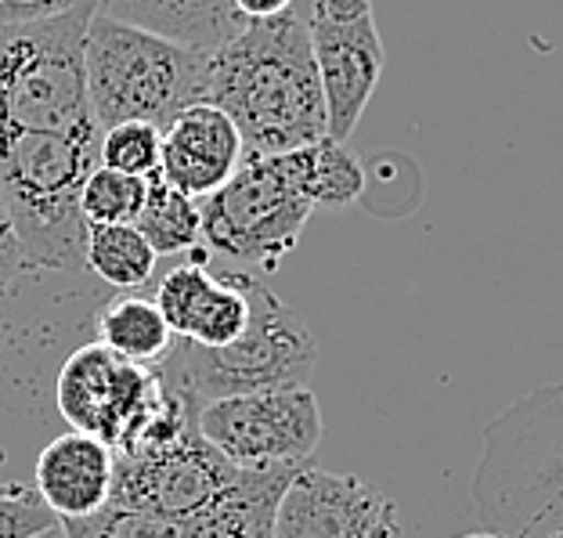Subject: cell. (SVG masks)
<instances>
[{"label":"cell","instance_id":"cell-1","mask_svg":"<svg viewBox=\"0 0 563 538\" xmlns=\"http://www.w3.org/2000/svg\"><path fill=\"white\" fill-rule=\"evenodd\" d=\"M207 101L239 127L242 145L257 156H286L322 141L325 101L307 22L292 11L253 19L210 51Z\"/></svg>","mask_w":563,"mask_h":538},{"label":"cell","instance_id":"cell-2","mask_svg":"<svg viewBox=\"0 0 563 538\" xmlns=\"http://www.w3.org/2000/svg\"><path fill=\"white\" fill-rule=\"evenodd\" d=\"M473 503L506 538H563V380L488 422Z\"/></svg>","mask_w":563,"mask_h":538},{"label":"cell","instance_id":"cell-3","mask_svg":"<svg viewBox=\"0 0 563 538\" xmlns=\"http://www.w3.org/2000/svg\"><path fill=\"white\" fill-rule=\"evenodd\" d=\"M101 163V127L58 134L0 131V196L36 272L84 267L87 221L80 191Z\"/></svg>","mask_w":563,"mask_h":538},{"label":"cell","instance_id":"cell-4","mask_svg":"<svg viewBox=\"0 0 563 538\" xmlns=\"http://www.w3.org/2000/svg\"><path fill=\"white\" fill-rule=\"evenodd\" d=\"M250 300V326L228 348H199L174 340L156 365L159 380L196 408L235 394L307 387L318 365V343L303 318L267 286L261 275L239 272Z\"/></svg>","mask_w":563,"mask_h":538},{"label":"cell","instance_id":"cell-5","mask_svg":"<svg viewBox=\"0 0 563 538\" xmlns=\"http://www.w3.org/2000/svg\"><path fill=\"white\" fill-rule=\"evenodd\" d=\"M87 101L101 131L117 123H170L210 98V51H191L95 11L84 41Z\"/></svg>","mask_w":563,"mask_h":538},{"label":"cell","instance_id":"cell-6","mask_svg":"<svg viewBox=\"0 0 563 538\" xmlns=\"http://www.w3.org/2000/svg\"><path fill=\"white\" fill-rule=\"evenodd\" d=\"M98 0L58 19L0 25V131L58 134L98 123L87 101L84 41Z\"/></svg>","mask_w":563,"mask_h":538},{"label":"cell","instance_id":"cell-7","mask_svg":"<svg viewBox=\"0 0 563 538\" xmlns=\"http://www.w3.org/2000/svg\"><path fill=\"white\" fill-rule=\"evenodd\" d=\"M199 210L207 250L257 264L264 272H275L300 246L303 228L314 213L300 188L292 152L286 156L246 152L232 182L202 199Z\"/></svg>","mask_w":563,"mask_h":538},{"label":"cell","instance_id":"cell-8","mask_svg":"<svg viewBox=\"0 0 563 538\" xmlns=\"http://www.w3.org/2000/svg\"><path fill=\"white\" fill-rule=\"evenodd\" d=\"M55 405L73 430L91 433L112 452H134L174 405L156 365L126 362L106 343H84L58 369Z\"/></svg>","mask_w":563,"mask_h":538},{"label":"cell","instance_id":"cell-9","mask_svg":"<svg viewBox=\"0 0 563 538\" xmlns=\"http://www.w3.org/2000/svg\"><path fill=\"white\" fill-rule=\"evenodd\" d=\"M196 430L232 466L267 470L311 463L325 422L311 387H282L202 405Z\"/></svg>","mask_w":563,"mask_h":538},{"label":"cell","instance_id":"cell-10","mask_svg":"<svg viewBox=\"0 0 563 538\" xmlns=\"http://www.w3.org/2000/svg\"><path fill=\"white\" fill-rule=\"evenodd\" d=\"M235 477L239 466L228 463L196 427H188L174 441L117 455L109 506L185 520L202 514Z\"/></svg>","mask_w":563,"mask_h":538},{"label":"cell","instance_id":"cell-11","mask_svg":"<svg viewBox=\"0 0 563 538\" xmlns=\"http://www.w3.org/2000/svg\"><path fill=\"white\" fill-rule=\"evenodd\" d=\"M272 538H401L398 509L354 473L307 463L278 503Z\"/></svg>","mask_w":563,"mask_h":538},{"label":"cell","instance_id":"cell-12","mask_svg":"<svg viewBox=\"0 0 563 538\" xmlns=\"http://www.w3.org/2000/svg\"><path fill=\"white\" fill-rule=\"evenodd\" d=\"M307 33H311L318 84H322L325 101V138L347 145L354 127L362 123L365 106L376 95L383 66H387L376 19L373 11L357 19H332L314 0Z\"/></svg>","mask_w":563,"mask_h":538},{"label":"cell","instance_id":"cell-13","mask_svg":"<svg viewBox=\"0 0 563 538\" xmlns=\"http://www.w3.org/2000/svg\"><path fill=\"white\" fill-rule=\"evenodd\" d=\"M156 307L174 340L199 343V348H228L250 326V300L239 272L213 275L202 250H191L188 264H177L163 275Z\"/></svg>","mask_w":563,"mask_h":538},{"label":"cell","instance_id":"cell-14","mask_svg":"<svg viewBox=\"0 0 563 538\" xmlns=\"http://www.w3.org/2000/svg\"><path fill=\"white\" fill-rule=\"evenodd\" d=\"M242 156H246V145H242L239 127L210 101H199L163 127L159 177L202 202L232 182Z\"/></svg>","mask_w":563,"mask_h":538},{"label":"cell","instance_id":"cell-15","mask_svg":"<svg viewBox=\"0 0 563 538\" xmlns=\"http://www.w3.org/2000/svg\"><path fill=\"white\" fill-rule=\"evenodd\" d=\"M117 452L91 433L69 430L44 444L33 466V488L58 524L95 517L112 498Z\"/></svg>","mask_w":563,"mask_h":538},{"label":"cell","instance_id":"cell-16","mask_svg":"<svg viewBox=\"0 0 563 538\" xmlns=\"http://www.w3.org/2000/svg\"><path fill=\"white\" fill-rule=\"evenodd\" d=\"M98 11L191 51H217L246 30L232 0H98Z\"/></svg>","mask_w":563,"mask_h":538},{"label":"cell","instance_id":"cell-17","mask_svg":"<svg viewBox=\"0 0 563 538\" xmlns=\"http://www.w3.org/2000/svg\"><path fill=\"white\" fill-rule=\"evenodd\" d=\"M98 343L117 351L126 362L159 365L174 348V332L159 315L156 300L126 293V297L101 307L98 315Z\"/></svg>","mask_w":563,"mask_h":538},{"label":"cell","instance_id":"cell-18","mask_svg":"<svg viewBox=\"0 0 563 538\" xmlns=\"http://www.w3.org/2000/svg\"><path fill=\"white\" fill-rule=\"evenodd\" d=\"M292 156H297L300 188H303V196L311 199L314 210L318 207L347 210L362 199L365 171H362V160H357L347 145L322 138V141H314V145L297 149Z\"/></svg>","mask_w":563,"mask_h":538},{"label":"cell","instance_id":"cell-19","mask_svg":"<svg viewBox=\"0 0 563 538\" xmlns=\"http://www.w3.org/2000/svg\"><path fill=\"white\" fill-rule=\"evenodd\" d=\"M156 250L134 224H87L84 264L112 289L134 293L156 272Z\"/></svg>","mask_w":563,"mask_h":538},{"label":"cell","instance_id":"cell-20","mask_svg":"<svg viewBox=\"0 0 563 538\" xmlns=\"http://www.w3.org/2000/svg\"><path fill=\"white\" fill-rule=\"evenodd\" d=\"M134 228L152 250L156 257H170V253H191L199 250L202 242V210L199 199L185 196L163 182L159 174L148 177V196L145 207H141Z\"/></svg>","mask_w":563,"mask_h":538},{"label":"cell","instance_id":"cell-21","mask_svg":"<svg viewBox=\"0 0 563 538\" xmlns=\"http://www.w3.org/2000/svg\"><path fill=\"white\" fill-rule=\"evenodd\" d=\"M148 196V177L120 174L109 166H95L80 191V210L87 224H134Z\"/></svg>","mask_w":563,"mask_h":538},{"label":"cell","instance_id":"cell-22","mask_svg":"<svg viewBox=\"0 0 563 538\" xmlns=\"http://www.w3.org/2000/svg\"><path fill=\"white\" fill-rule=\"evenodd\" d=\"M62 531L69 538H199V528L191 517L174 520V517H156L120 506H106L95 517L84 520H66Z\"/></svg>","mask_w":563,"mask_h":538},{"label":"cell","instance_id":"cell-23","mask_svg":"<svg viewBox=\"0 0 563 538\" xmlns=\"http://www.w3.org/2000/svg\"><path fill=\"white\" fill-rule=\"evenodd\" d=\"M163 131L152 123H117L101 131V166L134 177L159 174Z\"/></svg>","mask_w":563,"mask_h":538},{"label":"cell","instance_id":"cell-24","mask_svg":"<svg viewBox=\"0 0 563 538\" xmlns=\"http://www.w3.org/2000/svg\"><path fill=\"white\" fill-rule=\"evenodd\" d=\"M55 524L58 517L51 514L36 488H19V484L0 488V538H36Z\"/></svg>","mask_w":563,"mask_h":538},{"label":"cell","instance_id":"cell-25","mask_svg":"<svg viewBox=\"0 0 563 538\" xmlns=\"http://www.w3.org/2000/svg\"><path fill=\"white\" fill-rule=\"evenodd\" d=\"M33 275H36V267L25 257L15 221H11V210L4 196H0V300L15 297L25 286V278H33Z\"/></svg>","mask_w":563,"mask_h":538},{"label":"cell","instance_id":"cell-26","mask_svg":"<svg viewBox=\"0 0 563 538\" xmlns=\"http://www.w3.org/2000/svg\"><path fill=\"white\" fill-rule=\"evenodd\" d=\"M87 0H0V25H30L58 19Z\"/></svg>","mask_w":563,"mask_h":538},{"label":"cell","instance_id":"cell-27","mask_svg":"<svg viewBox=\"0 0 563 538\" xmlns=\"http://www.w3.org/2000/svg\"><path fill=\"white\" fill-rule=\"evenodd\" d=\"M239 8V15L253 22V19H275V15H286L292 11V0H232Z\"/></svg>","mask_w":563,"mask_h":538},{"label":"cell","instance_id":"cell-28","mask_svg":"<svg viewBox=\"0 0 563 538\" xmlns=\"http://www.w3.org/2000/svg\"><path fill=\"white\" fill-rule=\"evenodd\" d=\"M318 4H322V11L332 19H357V15H368V11H373L368 0H318Z\"/></svg>","mask_w":563,"mask_h":538},{"label":"cell","instance_id":"cell-29","mask_svg":"<svg viewBox=\"0 0 563 538\" xmlns=\"http://www.w3.org/2000/svg\"><path fill=\"white\" fill-rule=\"evenodd\" d=\"M36 538H69L66 531H62V524H55V528H47V531H41Z\"/></svg>","mask_w":563,"mask_h":538},{"label":"cell","instance_id":"cell-30","mask_svg":"<svg viewBox=\"0 0 563 538\" xmlns=\"http://www.w3.org/2000/svg\"><path fill=\"white\" fill-rule=\"evenodd\" d=\"M459 538H506V535H498V531H470V535H459Z\"/></svg>","mask_w":563,"mask_h":538}]
</instances>
